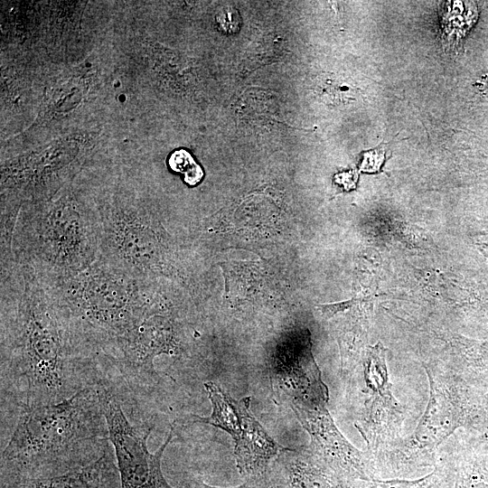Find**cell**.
I'll return each mask as SVG.
<instances>
[{
    "mask_svg": "<svg viewBox=\"0 0 488 488\" xmlns=\"http://www.w3.org/2000/svg\"><path fill=\"white\" fill-rule=\"evenodd\" d=\"M1 395L21 411L98 382V358L78 340L34 271L1 259Z\"/></svg>",
    "mask_w": 488,
    "mask_h": 488,
    "instance_id": "1",
    "label": "cell"
},
{
    "mask_svg": "<svg viewBox=\"0 0 488 488\" xmlns=\"http://www.w3.org/2000/svg\"><path fill=\"white\" fill-rule=\"evenodd\" d=\"M98 382L61 402L22 410L1 455L10 480L62 474L106 455L109 437Z\"/></svg>",
    "mask_w": 488,
    "mask_h": 488,
    "instance_id": "2",
    "label": "cell"
},
{
    "mask_svg": "<svg viewBox=\"0 0 488 488\" xmlns=\"http://www.w3.org/2000/svg\"><path fill=\"white\" fill-rule=\"evenodd\" d=\"M100 222L95 197L70 182L41 202L21 206L1 258L31 267L42 282L74 277L98 260Z\"/></svg>",
    "mask_w": 488,
    "mask_h": 488,
    "instance_id": "3",
    "label": "cell"
},
{
    "mask_svg": "<svg viewBox=\"0 0 488 488\" xmlns=\"http://www.w3.org/2000/svg\"><path fill=\"white\" fill-rule=\"evenodd\" d=\"M42 283L81 344L108 361L162 297L157 284L100 258L74 277Z\"/></svg>",
    "mask_w": 488,
    "mask_h": 488,
    "instance_id": "4",
    "label": "cell"
},
{
    "mask_svg": "<svg viewBox=\"0 0 488 488\" xmlns=\"http://www.w3.org/2000/svg\"><path fill=\"white\" fill-rule=\"evenodd\" d=\"M100 222L99 258L127 273L157 284L171 266L159 221L142 199L120 186L95 197Z\"/></svg>",
    "mask_w": 488,
    "mask_h": 488,
    "instance_id": "5",
    "label": "cell"
},
{
    "mask_svg": "<svg viewBox=\"0 0 488 488\" xmlns=\"http://www.w3.org/2000/svg\"><path fill=\"white\" fill-rule=\"evenodd\" d=\"M429 380V399L413 434L403 439L379 464V479H415L433 470L437 450L464 424L465 408L452 374L440 366L424 364Z\"/></svg>",
    "mask_w": 488,
    "mask_h": 488,
    "instance_id": "6",
    "label": "cell"
},
{
    "mask_svg": "<svg viewBox=\"0 0 488 488\" xmlns=\"http://www.w3.org/2000/svg\"><path fill=\"white\" fill-rule=\"evenodd\" d=\"M386 352L380 343L368 346L356 365H361L359 387L362 404L355 427L367 444L366 454L375 474L381 460L403 440L405 408L393 395Z\"/></svg>",
    "mask_w": 488,
    "mask_h": 488,
    "instance_id": "7",
    "label": "cell"
},
{
    "mask_svg": "<svg viewBox=\"0 0 488 488\" xmlns=\"http://www.w3.org/2000/svg\"><path fill=\"white\" fill-rule=\"evenodd\" d=\"M108 437L117 462L121 488H173L165 480L161 460L173 438L172 426L165 441L155 453H150L146 441L152 431L148 423L135 425L127 418L122 402L112 387L98 382Z\"/></svg>",
    "mask_w": 488,
    "mask_h": 488,
    "instance_id": "8",
    "label": "cell"
},
{
    "mask_svg": "<svg viewBox=\"0 0 488 488\" xmlns=\"http://www.w3.org/2000/svg\"><path fill=\"white\" fill-rule=\"evenodd\" d=\"M204 387L212 411L207 417L192 415L191 422L209 424L230 435L237 467L242 474L260 473L279 450H286L252 415L249 397L236 400L211 381L205 382Z\"/></svg>",
    "mask_w": 488,
    "mask_h": 488,
    "instance_id": "9",
    "label": "cell"
},
{
    "mask_svg": "<svg viewBox=\"0 0 488 488\" xmlns=\"http://www.w3.org/2000/svg\"><path fill=\"white\" fill-rule=\"evenodd\" d=\"M326 402L319 400L291 407L311 436L314 456L345 484L352 481L368 483L377 479L368 455L343 437L326 408Z\"/></svg>",
    "mask_w": 488,
    "mask_h": 488,
    "instance_id": "10",
    "label": "cell"
},
{
    "mask_svg": "<svg viewBox=\"0 0 488 488\" xmlns=\"http://www.w3.org/2000/svg\"><path fill=\"white\" fill-rule=\"evenodd\" d=\"M166 308L161 297L108 360L123 375L131 379L155 377V359L180 352V339Z\"/></svg>",
    "mask_w": 488,
    "mask_h": 488,
    "instance_id": "11",
    "label": "cell"
},
{
    "mask_svg": "<svg viewBox=\"0 0 488 488\" xmlns=\"http://www.w3.org/2000/svg\"><path fill=\"white\" fill-rule=\"evenodd\" d=\"M271 374L279 397L286 396L290 407L328 400L327 388L311 352L308 332L277 349Z\"/></svg>",
    "mask_w": 488,
    "mask_h": 488,
    "instance_id": "12",
    "label": "cell"
},
{
    "mask_svg": "<svg viewBox=\"0 0 488 488\" xmlns=\"http://www.w3.org/2000/svg\"><path fill=\"white\" fill-rule=\"evenodd\" d=\"M107 469L106 454L90 464L62 474L12 480L13 488H103Z\"/></svg>",
    "mask_w": 488,
    "mask_h": 488,
    "instance_id": "13",
    "label": "cell"
},
{
    "mask_svg": "<svg viewBox=\"0 0 488 488\" xmlns=\"http://www.w3.org/2000/svg\"><path fill=\"white\" fill-rule=\"evenodd\" d=\"M452 460L440 458L434 469L415 479H374L362 488H453ZM352 488V487H348Z\"/></svg>",
    "mask_w": 488,
    "mask_h": 488,
    "instance_id": "14",
    "label": "cell"
},
{
    "mask_svg": "<svg viewBox=\"0 0 488 488\" xmlns=\"http://www.w3.org/2000/svg\"><path fill=\"white\" fill-rule=\"evenodd\" d=\"M454 470L453 488H488V469L475 457H460L452 460Z\"/></svg>",
    "mask_w": 488,
    "mask_h": 488,
    "instance_id": "15",
    "label": "cell"
},
{
    "mask_svg": "<svg viewBox=\"0 0 488 488\" xmlns=\"http://www.w3.org/2000/svg\"><path fill=\"white\" fill-rule=\"evenodd\" d=\"M317 93L327 103L345 104L354 99L355 90L339 79L327 77L318 83Z\"/></svg>",
    "mask_w": 488,
    "mask_h": 488,
    "instance_id": "16",
    "label": "cell"
},
{
    "mask_svg": "<svg viewBox=\"0 0 488 488\" xmlns=\"http://www.w3.org/2000/svg\"><path fill=\"white\" fill-rule=\"evenodd\" d=\"M169 165L174 171L183 174L184 181L190 185H195L203 176L201 166L191 154L183 149L174 151L171 155Z\"/></svg>",
    "mask_w": 488,
    "mask_h": 488,
    "instance_id": "17",
    "label": "cell"
},
{
    "mask_svg": "<svg viewBox=\"0 0 488 488\" xmlns=\"http://www.w3.org/2000/svg\"><path fill=\"white\" fill-rule=\"evenodd\" d=\"M217 22L223 31L233 33L240 25V16L236 9L225 6L218 13Z\"/></svg>",
    "mask_w": 488,
    "mask_h": 488,
    "instance_id": "18",
    "label": "cell"
},
{
    "mask_svg": "<svg viewBox=\"0 0 488 488\" xmlns=\"http://www.w3.org/2000/svg\"><path fill=\"white\" fill-rule=\"evenodd\" d=\"M385 158V152L382 149H375L364 154L360 169L363 172H378Z\"/></svg>",
    "mask_w": 488,
    "mask_h": 488,
    "instance_id": "19",
    "label": "cell"
},
{
    "mask_svg": "<svg viewBox=\"0 0 488 488\" xmlns=\"http://www.w3.org/2000/svg\"><path fill=\"white\" fill-rule=\"evenodd\" d=\"M180 486L181 488H220V487L211 486L205 483L204 482H202V480H199L193 477L184 478L183 480L180 482ZM234 488H255V487L249 483H246V484L240 485L239 487H234Z\"/></svg>",
    "mask_w": 488,
    "mask_h": 488,
    "instance_id": "20",
    "label": "cell"
}]
</instances>
